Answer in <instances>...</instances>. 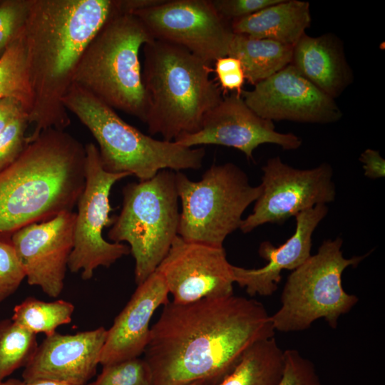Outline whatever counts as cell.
<instances>
[{"mask_svg":"<svg viewBox=\"0 0 385 385\" xmlns=\"http://www.w3.org/2000/svg\"><path fill=\"white\" fill-rule=\"evenodd\" d=\"M274 334L271 316L253 299L232 294L169 302L150 328L143 359L153 385L219 383L252 346Z\"/></svg>","mask_w":385,"mask_h":385,"instance_id":"obj_1","label":"cell"},{"mask_svg":"<svg viewBox=\"0 0 385 385\" xmlns=\"http://www.w3.org/2000/svg\"><path fill=\"white\" fill-rule=\"evenodd\" d=\"M118 11L115 0H31L23 36L31 106L27 143L71 119L63 99L86 46Z\"/></svg>","mask_w":385,"mask_h":385,"instance_id":"obj_2","label":"cell"},{"mask_svg":"<svg viewBox=\"0 0 385 385\" xmlns=\"http://www.w3.org/2000/svg\"><path fill=\"white\" fill-rule=\"evenodd\" d=\"M86 148L48 129L0 171V236L73 211L86 183Z\"/></svg>","mask_w":385,"mask_h":385,"instance_id":"obj_3","label":"cell"},{"mask_svg":"<svg viewBox=\"0 0 385 385\" xmlns=\"http://www.w3.org/2000/svg\"><path fill=\"white\" fill-rule=\"evenodd\" d=\"M143 48L147 100L144 123L148 132L167 141L196 132L223 98L220 87L210 77L212 64L163 41L154 39Z\"/></svg>","mask_w":385,"mask_h":385,"instance_id":"obj_4","label":"cell"},{"mask_svg":"<svg viewBox=\"0 0 385 385\" xmlns=\"http://www.w3.org/2000/svg\"><path fill=\"white\" fill-rule=\"evenodd\" d=\"M63 103L91 132L98 143L103 168L145 180L162 170L180 171L202 167L205 148L157 140L123 120L113 108L73 83Z\"/></svg>","mask_w":385,"mask_h":385,"instance_id":"obj_5","label":"cell"},{"mask_svg":"<svg viewBox=\"0 0 385 385\" xmlns=\"http://www.w3.org/2000/svg\"><path fill=\"white\" fill-rule=\"evenodd\" d=\"M153 40L137 16L115 14L86 46L73 83L145 123L147 100L139 53Z\"/></svg>","mask_w":385,"mask_h":385,"instance_id":"obj_6","label":"cell"},{"mask_svg":"<svg viewBox=\"0 0 385 385\" xmlns=\"http://www.w3.org/2000/svg\"><path fill=\"white\" fill-rule=\"evenodd\" d=\"M122 192V208L108 237L129 244L139 285L156 270L178 235L175 172L162 170L150 179L127 184Z\"/></svg>","mask_w":385,"mask_h":385,"instance_id":"obj_7","label":"cell"},{"mask_svg":"<svg viewBox=\"0 0 385 385\" xmlns=\"http://www.w3.org/2000/svg\"><path fill=\"white\" fill-rule=\"evenodd\" d=\"M342 245L339 237L324 241L315 255L288 276L281 307L271 316L275 331H304L319 319L336 329L339 318L358 302L356 295L344 289L342 277L347 267H356L368 254L345 258Z\"/></svg>","mask_w":385,"mask_h":385,"instance_id":"obj_8","label":"cell"},{"mask_svg":"<svg viewBox=\"0 0 385 385\" xmlns=\"http://www.w3.org/2000/svg\"><path fill=\"white\" fill-rule=\"evenodd\" d=\"M175 185L181 202L178 236L216 247L240 229L244 212L262 191L232 163L212 165L198 181L176 171Z\"/></svg>","mask_w":385,"mask_h":385,"instance_id":"obj_9","label":"cell"},{"mask_svg":"<svg viewBox=\"0 0 385 385\" xmlns=\"http://www.w3.org/2000/svg\"><path fill=\"white\" fill-rule=\"evenodd\" d=\"M86 148V183L76 212L73 247L68 268L73 273L81 272L84 280L90 279L98 267H108L130 253L129 246L106 241L102 235L105 227L112 225L113 218L109 196L113 185L129 175L113 173L102 166L97 146L93 143Z\"/></svg>","mask_w":385,"mask_h":385,"instance_id":"obj_10","label":"cell"},{"mask_svg":"<svg viewBox=\"0 0 385 385\" xmlns=\"http://www.w3.org/2000/svg\"><path fill=\"white\" fill-rule=\"evenodd\" d=\"M262 170L261 194L252 212L242 221L240 229L243 233L266 223L282 224L301 212L336 198L333 169L327 163L299 169L276 156L269 158Z\"/></svg>","mask_w":385,"mask_h":385,"instance_id":"obj_11","label":"cell"},{"mask_svg":"<svg viewBox=\"0 0 385 385\" xmlns=\"http://www.w3.org/2000/svg\"><path fill=\"white\" fill-rule=\"evenodd\" d=\"M133 15L154 39L181 46L212 65L228 56L234 33L210 0H165Z\"/></svg>","mask_w":385,"mask_h":385,"instance_id":"obj_12","label":"cell"},{"mask_svg":"<svg viewBox=\"0 0 385 385\" xmlns=\"http://www.w3.org/2000/svg\"><path fill=\"white\" fill-rule=\"evenodd\" d=\"M155 271L175 304L233 294L232 265L223 247L190 242L178 235Z\"/></svg>","mask_w":385,"mask_h":385,"instance_id":"obj_13","label":"cell"},{"mask_svg":"<svg viewBox=\"0 0 385 385\" xmlns=\"http://www.w3.org/2000/svg\"><path fill=\"white\" fill-rule=\"evenodd\" d=\"M241 94L257 115L272 122L328 124L339 121L343 116L335 100L305 78L292 64Z\"/></svg>","mask_w":385,"mask_h":385,"instance_id":"obj_14","label":"cell"},{"mask_svg":"<svg viewBox=\"0 0 385 385\" xmlns=\"http://www.w3.org/2000/svg\"><path fill=\"white\" fill-rule=\"evenodd\" d=\"M76 213L63 212L53 218L29 224L11 235V241L29 285L51 297L62 292L73 247Z\"/></svg>","mask_w":385,"mask_h":385,"instance_id":"obj_15","label":"cell"},{"mask_svg":"<svg viewBox=\"0 0 385 385\" xmlns=\"http://www.w3.org/2000/svg\"><path fill=\"white\" fill-rule=\"evenodd\" d=\"M174 142L188 148L217 145L236 148L249 160L254 150L265 143L275 144L284 150H295L302 145L292 133H279L272 121L263 119L251 110L241 95L223 98L205 117L198 130L176 138Z\"/></svg>","mask_w":385,"mask_h":385,"instance_id":"obj_16","label":"cell"},{"mask_svg":"<svg viewBox=\"0 0 385 385\" xmlns=\"http://www.w3.org/2000/svg\"><path fill=\"white\" fill-rule=\"evenodd\" d=\"M107 329L75 334L57 332L46 337L24 366L23 381L51 380L74 385H86L96 374Z\"/></svg>","mask_w":385,"mask_h":385,"instance_id":"obj_17","label":"cell"},{"mask_svg":"<svg viewBox=\"0 0 385 385\" xmlns=\"http://www.w3.org/2000/svg\"><path fill=\"white\" fill-rule=\"evenodd\" d=\"M328 210L327 205H317L297 214L295 231L284 244L278 247L270 241L260 244L258 252L266 265L257 269L232 265L234 282L245 287L250 296L272 295L281 281L282 271L294 270L311 256L312 235Z\"/></svg>","mask_w":385,"mask_h":385,"instance_id":"obj_18","label":"cell"},{"mask_svg":"<svg viewBox=\"0 0 385 385\" xmlns=\"http://www.w3.org/2000/svg\"><path fill=\"white\" fill-rule=\"evenodd\" d=\"M168 289L155 271L137 289L107 330L100 364L103 366L138 358L150 339V322L155 311L169 302Z\"/></svg>","mask_w":385,"mask_h":385,"instance_id":"obj_19","label":"cell"},{"mask_svg":"<svg viewBox=\"0 0 385 385\" xmlns=\"http://www.w3.org/2000/svg\"><path fill=\"white\" fill-rule=\"evenodd\" d=\"M305 78L335 100L353 83L343 43L334 34H304L293 46L291 63Z\"/></svg>","mask_w":385,"mask_h":385,"instance_id":"obj_20","label":"cell"},{"mask_svg":"<svg viewBox=\"0 0 385 385\" xmlns=\"http://www.w3.org/2000/svg\"><path fill=\"white\" fill-rule=\"evenodd\" d=\"M311 24L309 3L282 0L230 22L234 34L270 39L294 46Z\"/></svg>","mask_w":385,"mask_h":385,"instance_id":"obj_21","label":"cell"},{"mask_svg":"<svg viewBox=\"0 0 385 385\" xmlns=\"http://www.w3.org/2000/svg\"><path fill=\"white\" fill-rule=\"evenodd\" d=\"M293 46L234 34L228 56L241 62L245 80L255 85L291 63Z\"/></svg>","mask_w":385,"mask_h":385,"instance_id":"obj_22","label":"cell"},{"mask_svg":"<svg viewBox=\"0 0 385 385\" xmlns=\"http://www.w3.org/2000/svg\"><path fill=\"white\" fill-rule=\"evenodd\" d=\"M283 368L284 351L273 337L252 346L216 385H278Z\"/></svg>","mask_w":385,"mask_h":385,"instance_id":"obj_23","label":"cell"},{"mask_svg":"<svg viewBox=\"0 0 385 385\" xmlns=\"http://www.w3.org/2000/svg\"><path fill=\"white\" fill-rule=\"evenodd\" d=\"M74 308L63 299L46 302L29 297L14 307L11 319L36 335L43 333L48 337L71 322Z\"/></svg>","mask_w":385,"mask_h":385,"instance_id":"obj_24","label":"cell"},{"mask_svg":"<svg viewBox=\"0 0 385 385\" xmlns=\"http://www.w3.org/2000/svg\"><path fill=\"white\" fill-rule=\"evenodd\" d=\"M9 97L22 102L29 116L31 96L23 30L0 57V99Z\"/></svg>","mask_w":385,"mask_h":385,"instance_id":"obj_25","label":"cell"},{"mask_svg":"<svg viewBox=\"0 0 385 385\" xmlns=\"http://www.w3.org/2000/svg\"><path fill=\"white\" fill-rule=\"evenodd\" d=\"M36 335L11 319L0 321V381L33 358L38 347Z\"/></svg>","mask_w":385,"mask_h":385,"instance_id":"obj_26","label":"cell"},{"mask_svg":"<svg viewBox=\"0 0 385 385\" xmlns=\"http://www.w3.org/2000/svg\"><path fill=\"white\" fill-rule=\"evenodd\" d=\"M86 385H153L149 365L134 358L103 366L96 380Z\"/></svg>","mask_w":385,"mask_h":385,"instance_id":"obj_27","label":"cell"},{"mask_svg":"<svg viewBox=\"0 0 385 385\" xmlns=\"http://www.w3.org/2000/svg\"><path fill=\"white\" fill-rule=\"evenodd\" d=\"M31 0H0V57L23 30Z\"/></svg>","mask_w":385,"mask_h":385,"instance_id":"obj_28","label":"cell"},{"mask_svg":"<svg viewBox=\"0 0 385 385\" xmlns=\"http://www.w3.org/2000/svg\"><path fill=\"white\" fill-rule=\"evenodd\" d=\"M26 278L9 236H0V303L14 294Z\"/></svg>","mask_w":385,"mask_h":385,"instance_id":"obj_29","label":"cell"},{"mask_svg":"<svg viewBox=\"0 0 385 385\" xmlns=\"http://www.w3.org/2000/svg\"><path fill=\"white\" fill-rule=\"evenodd\" d=\"M29 125L28 116L23 115L0 133V171L14 163L27 146L26 132Z\"/></svg>","mask_w":385,"mask_h":385,"instance_id":"obj_30","label":"cell"},{"mask_svg":"<svg viewBox=\"0 0 385 385\" xmlns=\"http://www.w3.org/2000/svg\"><path fill=\"white\" fill-rule=\"evenodd\" d=\"M278 385H322L314 364L296 349L284 351L283 372Z\"/></svg>","mask_w":385,"mask_h":385,"instance_id":"obj_31","label":"cell"},{"mask_svg":"<svg viewBox=\"0 0 385 385\" xmlns=\"http://www.w3.org/2000/svg\"><path fill=\"white\" fill-rule=\"evenodd\" d=\"M217 14L230 22L246 17L282 0H210Z\"/></svg>","mask_w":385,"mask_h":385,"instance_id":"obj_32","label":"cell"},{"mask_svg":"<svg viewBox=\"0 0 385 385\" xmlns=\"http://www.w3.org/2000/svg\"><path fill=\"white\" fill-rule=\"evenodd\" d=\"M214 65L221 90L235 91L237 94L241 95L245 77L240 60L225 56L217 58Z\"/></svg>","mask_w":385,"mask_h":385,"instance_id":"obj_33","label":"cell"},{"mask_svg":"<svg viewBox=\"0 0 385 385\" xmlns=\"http://www.w3.org/2000/svg\"><path fill=\"white\" fill-rule=\"evenodd\" d=\"M23 115L28 116V111L19 100L11 97L0 99V133L13 120Z\"/></svg>","mask_w":385,"mask_h":385,"instance_id":"obj_34","label":"cell"},{"mask_svg":"<svg viewBox=\"0 0 385 385\" xmlns=\"http://www.w3.org/2000/svg\"><path fill=\"white\" fill-rule=\"evenodd\" d=\"M359 160L363 164L366 177L377 179L385 176V160L378 150L368 148L361 153Z\"/></svg>","mask_w":385,"mask_h":385,"instance_id":"obj_35","label":"cell"},{"mask_svg":"<svg viewBox=\"0 0 385 385\" xmlns=\"http://www.w3.org/2000/svg\"><path fill=\"white\" fill-rule=\"evenodd\" d=\"M165 0H115L120 14H133L136 11L163 4Z\"/></svg>","mask_w":385,"mask_h":385,"instance_id":"obj_36","label":"cell"},{"mask_svg":"<svg viewBox=\"0 0 385 385\" xmlns=\"http://www.w3.org/2000/svg\"><path fill=\"white\" fill-rule=\"evenodd\" d=\"M22 385H74L68 383L64 382H60L56 381H51V380H38V381H34L29 383H25Z\"/></svg>","mask_w":385,"mask_h":385,"instance_id":"obj_37","label":"cell"},{"mask_svg":"<svg viewBox=\"0 0 385 385\" xmlns=\"http://www.w3.org/2000/svg\"><path fill=\"white\" fill-rule=\"evenodd\" d=\"M218 383H217L216 381L213 380L202 379V380H199V381L190 383L188 385H216Z\"/></svg>","mask_w":385,"mask_h":385,"instance_id":"obj_38","label":"cell"},{"mask_svg":"<svg viewBox=\"0 0 385 385\" xmlns=\"http://www.w3.org/2000/svg\"><path fill=\"white\" fill-rule=\"evenodd\" d=\"M23 381L16 379H9L6 381H0V385H22Z\"/></svg>","mask_w":385,"mask_h":385,"instance_id":"obj_39","label":"cell"}]
</instances>
